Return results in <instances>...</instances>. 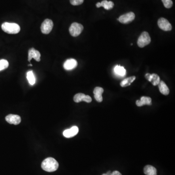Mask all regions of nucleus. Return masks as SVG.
I'll return each instance as SVG.
<instances>
[{
	"label": "nucleus",
	"instance_id": "1a4fd4ad",
	"mask_svg": "<svg viewBox=\"0 0 175 175\" xmlns=\"http://www.w3.org/2000/svg\"><path fill=\"white\" fill-rule=\"evenodd\" d=\"M6 120L10 124L17 125L21 122V118L18 115L9 114L6 117Z\"/></svg>",
	"mask_w": 175,
	"mask_h": 175
},
{
	"label": "nucleus",
	"instance_id": "cd10ccee",
	"mask_svg": "<svg viewBox=\"0 0 175 175\" xmlns=\"http://www.w3.org/2000/svg\"><path fill=\"white\" fill-rule=\"evenodd\" d=\"M107 175V174H103V175Z\"/></svg>",
	"mask_w": 175,
	"mask_h": 175
},
{
	"label": "nucleus",
	"instance_id": "5701e85b",
	"mask_svg": "<svg viewBox=\"0 0 175 175\" xmlns=\"http://www.w3.org/2000/svg\"><path fill=\"white\" fill-rule=\"evenodd\" d=\"M163 5L166 9H170L173 6V2L172 0H162Z\"/></svg>",
	"mask_w": 175,
	"mask_h": 175
},
{
	"label": "nucleus",
	"instance_id": "393cba45",
	"mask_svg": "<svg viewBox=\"0 0 175 175\" xmlns=\"http://www.w3.org/2000/svg\"><path fill=\"white\" fill-rule=\"evenodd\" d=\"M151 74H150V73H147L145 75V77H146V79L147 80L150 81V78H151Z\"/></svg>",
	"mask_w": 175,
	"mask_h": 175
},
{
	"label": "nucleus",
	"instance_id": "a878e982",
	"mask_svg": "<svg viewBox=\"0 0 175 175\" xmlns=\"http://www.w3.org/2000/svg\"><path fill=\"white\" fill-rule=\"evenodd\" d=\"M111 175H122L121 173H120L119 172L117 171H114L112 172Z\"/></svg>",
	"mask_w": 175,
	"mask_h": 175
},
{
	"label": "nucleus",
	"instance_id": "f3484780",
	"mask_svg": "<svg viewBox=\"0 0 175 175\" xmlns=\"http://www.w3.org/2000/svg\"><path fill=\"white\" fill-rule=\"evenodd\" d=\"M158 86L160 92L162 95H167L169 94L170 91H169V88L163 81H160V83H158Z\"/></svg>",
	"mask_w": 175,
	"mask_h": 175
},
{
	"label": "nucleus",
	"instance_id": "dca6fc26",
	"mask_svg": "<svg viewBox=\"0 0 175 175\" xmlns=\"http://www.w3.org/2000/svg\"><path fill=\"white\" fill-rule=\"evenodd\" d=\"M143 172L146 175H157V171L156 168L154 166L147 165L144 167L143 169Z\"/></svg>",
	"mask_w": 175,
	"mask_h": 175
},
{
	"label": "nucleus",
	"instance_id": "f8f14e48",
	"mask_svg": "<svg viewBox=\"0 0 175 175\" xmlns=\"http://www.w3.org/2000/svg\"><path fill=\"white\" fill-rule=\"evenodd\" d=\"M77 65V61L76 59H68L64 62L63 64V67L66 70H71L75 69Z\"/></svg>",
	"mask_w": 175,
	"mask_h": 175
},
{
	"label": "nucleus",
	"instance_id": "9d476101",
	"mask_svg": "<svg viewBox=\"0 0 175 175\" xmlns=\"http://www.w3.org/2000/svg\"><path fill=\"white\" fill-rule=\"evenodd\" d=\"M78 131L79 129L78 127L76 126H73L70 129L64 130L63 132V134L65 137L70 138L76 136L78 133Z\"/></svg>",
	"mask_w": 175,
	"mask_h": 175
},
{
	"label": "nucleus",
	"instance_id": "423d86ee",
	"mask_svg": "<svg viewBox=\"0 0 175 175\" xmlns=\"http://www.w3.org/2000/svg\"><path fill=\"white\" fill-rule=\"evenodd\" d=\"M158 27L163 31H171L172 28L170 23L165 18H160L158 21Z\"/></svg>",
	"mask_w": 175,
	"mask_h": 175
},
{
	"label": "nucleus",
	"instance_id": "b1692460",
	"mask_svg": "<svg viewBox=\"0 0 175 175\" xmlns=\"http://www.w3.org/2000/svg\"><path fill=\"white\" fill-rule=\"evenodd\" d=\"M84 2V0H70V2L73 6H78L81 5Z\"/></svg>",
	"mask_w": 175,
	"mask_h": 175
},
{
	"label": "nucleus",
	"instance_id": "aec40b11",
	"mask_svg": "<svg viewBox=\"0 0 175 175\" xmlns=\"http://www.w3.org/2000/svg\"><path fill=\"white\" fill-rule=\"evenodd\" d=\"M27 78L31 85H34L35 83V78L33 71H29L27 73Z\"/></svg>",
	"mask_w": 175,
	"mask_h": 175
},
{
	"label": "nucleus",
	"instance_id": "f257e3e1",
	"mask_svg": "<svg viewBox=\"0 0 175 175\" xmlns=\"http://www.w3.org/2000/svg\"><path fill=\"white\" fill-rule=\"evenodd\" d=\"M58 166V162L54 158L51 157L46 158L42 163L43 170L48 172H52L57 170Z\"/></svg>",
	"mask_w": 175,
	"mask_h": 175
},
{
	"label": "nucleus",
	"instance_id": "a211bd4d",
	"mask_svg": "<svg viewBox=\"0 0 175 175\" xmlns=\"http://www.w3.org/2000/svg\"><path fill=\"white\" fill-rule=\"evenodd\" d=\"M135 79H136V77L134 76L125 78L121 82L120 85L122 87H126L130 85V84L132 83L135 80Z\"/></svg>",
	"mask_w": 175,
	"mask_h": 175
},
{
	"label": "nucleus",
	"instance_id": "2eb2a0df",
	"mask_svg": "<svg viewBox=\"0 0 175 175\" xmlns=\"http://www.w3.org/2000/svg\"><path fill=\"white\" fill-rule=\"evenodd\" d=\"M136 105L138 106H142L145 105H151V98L147 96H143L141 97L140 100L136 101Z\"/></svg>",
	"mask_w": 175,
	"mask_h": 175
},
{
	"label": "nucleus",
	"instance_id": "f03ea898",
	"mask_svg": "<svg viewBox=\"0 0 175 175\" xmlns=\"http://www.w3.org/2000/svg\"><path fill=\"white\" fill-rule=\"evenodd\" d=\"M2 28L5 32L9 34H16L20 31V27L15 23H4L2 25Z\"/></svg>",
	"mask_w": 175,
	"mask_h": 175
},
{
	"label": "nucleus",
	"instance_id": "ddd939ff",
	"mask_svg": "<svg viewBox=\"0 0 175 175\" xmlns=\"http://www.w3.org/2000/svg\"><path fill=\"white\" fill-rule=\"evenodd\" d=\"M104 92V89L102 88L97 87L95 88L94 91V96L97 102H101L103 100V97H102V94Z\"/></svg>",
	"mask_w": 175,
	"mask_h": 175
},
{
	"label": "nucleus",
	"instance_id": "20e7f679",
	"mask_svg": "<svg viewBox=\"0 0 175 175\" xmlns=\"http://www.w3.org/2000/svg\"><path fill=\"white\" fill-rule=\"evenodd\" d=\"M83 25L77 23H73L71 24L69 28V32L71 35L73 37H77L83 31Z\"/></svg>",
	"mask_w": 175,
	"mask_h": 175
},
{
	"label": "nucleus",
	"instance_id": "bb28decb",
	"mask_svg": "<svg viewBox=\"0 0 175 175\" xmlns=\"http://www.w3.org/2000/svg\"><path fill=\"white\" fill-rule=\"evenodd\" d=\"M28 66H32L33 65H32V64H29V65Z\"/></svg>",
	"mask_w": 175,
	"mask_h": 175
},
{
	"label": "nucleus",
	"instance_id": "0eeeda50",
	"mask_svg": "<svg viewBox=\"0 0 175 175\" xmlns=\"http://www.w3.org/2000/svg\"><path fill=\"white\" fill-rule=\"evenodd\" d=\"M135 15L132 12H130L123 15L118 19V20L122 24H127L130 23L135 19Z\"/></svg>",
	"mask_w": 175,
	"mask_h": 175
},
{
	"label": "nucleus",
	"instance_id": "6e6552de",
	"mask_svg": "<svg viewBox=\"0 0 175 175\" xmlns=\"http://www.w3.org/2000/svg\"><path fill=\"white\" fill-rule=\"evenodd\" d=\"M73 100L76 103H79L81 101H85L87 103H91L92 99L89 95H86L84 94L79 93L75 95L73 97Z\"/></svg>",
	"mask_w": 175,
	"mask_h": 175
},
{
	"label": "nucleus",
	"instance_id": "412c9836",
	"mask_svg": "<svg viewBox=\"0 0 175 175\" xmlns=\"http://www.w3.org/2000/svg\"><path fill=\"white\" fill-rule=\"evenodd\" d=\"M160 78L158 75L156 73H153L151 75V78H150V82H151L152 84L154 86H156L158 85L160 83Z\"/></svg>",
	"mask_w": 175,
	"mask_h": 175
},
{
	"label": "nucleus",
	"instance_id": "7ed1b4c3",
	"mask_svg": "<svg viewBox=\"0 0 175 175\" xmlns=\"http://www.w3.org/2000/svg\"><path fill=\"white\" fill-rule=\"evenodd\" d=\"M151 42V38L149 34L147 32L142 33L137 41V44L140 48L144 47L150 43Z\"/></svg>",
	"mask_w": 175,
	"mask_h": 175
},
{
	"label": "nucleus",
	"instance_id": "9b49d317",
	"mask_svg": "<svg viewBox=\"0 0 175 175\" xmlns=\"http://www.w3.org/2000/svg\"><path fill=\"white\" fill-rule=\"evenodd\" d=\"M40 53L38 50H35L34 48L30 49L28 52V61H30L32 58H34L37 61H40Z\"/></svg>",
	"mask_w": 175,
	"mask_h": 175
},
{
	"label": "nucleus",
	"instance_id": "4be33fe9",
	"mask_svg": "<svg viewBox=\"0 0 175 175\" xmlns=\"http://www.w3.org/2000/svg\"><path fill=\"white\" fill-rule=\"evenodd\" d=\"M9 63L6 59L0 60V71H2L8 68Z\"/></svg>",
	"mask_w": 175,
	"mask_h": 175
},
{
	"label": "nucleus",
	"instance_id": "4468645a",
	"mask_svg": "<svg viewBox=\"0 0 175 175\" xmlns=\"http://www.w3.org/2000/svg\"><path fill=\"white\" fill-rule=\"evenodd\" d=\"M96 6L97 8H99L102 6L105 9L110 10L114 7V3L113 2L108 1L107 0H104L101 2H97Z\"/></svg>",
	"mask_w": 175,
	"mask_h": 175
},
{
	"label": "nucleus",
	"instance_id": "6ab92c4d",
	"mask_svg": "<svg viewBox=\"0 0 175 175\" xmlns=\"http://www.w3.org/2000/svg\"><path fill=\"white\" fill-rule=\"evenodd\" d=\"M114 71L116 75L121 76H124L126 73V70L124 67L120 66L119 65H116V66L115 67Z\"/></svg>",
	"mask_w": 175,
	"mask_h": 175
},
{
	"label": "nucleus",
	"instance_id": "39448f33",
	"mask_svg": "<svg viewBox=\"0 0 175 175\" xmlns=\"http://www.w3.org/2000/svg\"><path fill=\"white\" fill-rule=\"evenodd\" d=\"M54 24L52 20L50 19H46L42 24L41 30L42 33L44 34H48L52 30Z\"/></svg>",
	"mask_w": 175,
	"mask_h": 175
}]
</instances>
